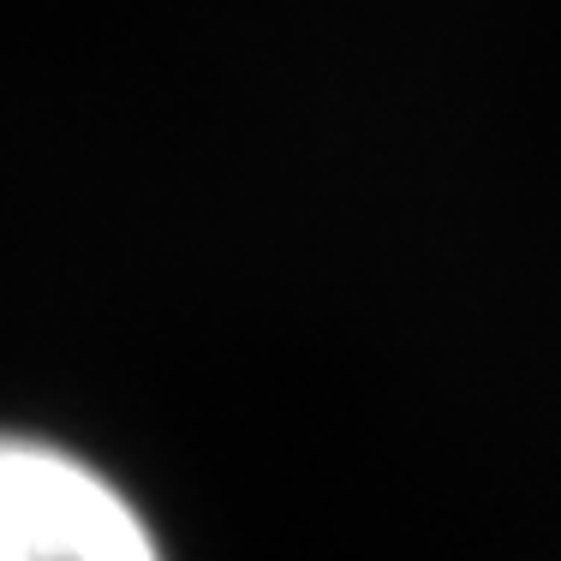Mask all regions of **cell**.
Returning a JSON list of instances; mask_svg holds the SVG:
<instances>
[{
  "instance_id": "cell-1",
  "label": "cell",
  "mask_w": 561,
  "mask_h": 561,
  "mask_svg": "<svg viewBox=\"0 0 561 561\" xmlns=\"http://www.w3.org/2000/svg\"><path fill=\"white\" fill-rule=\"evenodd\" d=\"M0 561H162V550L96 466L36 436H0Z\"/></svg>"
}]
</instances>
